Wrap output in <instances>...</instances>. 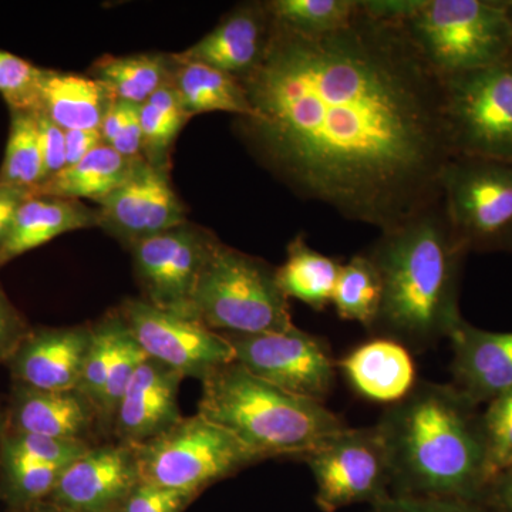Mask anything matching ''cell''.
I'll list each match as a JSON object with an SVG mask.
<instances>
[{"label": "cell", "mask_w": 512, "mask_h": 512, "mask_svg": "<svg viewBox=\"0 0 512 512\" xmlns=\"http://www.w3.org/2000/svg\"><path fill=\"white\" fill-rule=\"evenodd\" d=\"M357 6L326 35L274 20L264 59L241 79L254 114L239 126L296 194L384 232L441 200L454 153L443 79L402 22Z\"/></svg>", "instance_id": "6da1fadb"}, {"label": "cell", "mask_w": 512, "mask_h": 512, "mask_svg": "<svg viewBox=\"0 0 512 512\" xmlns=\"http://www.w3.org/2000/svg\"><path fill=\"white\" fill-rule=\"evenodd\" d=\"M480 406L453 383L417 382L376 426L392 467L393 495L481 503L488 485Z\"/></svg>", "instance_id": "7a4b0ae2"}, {"label": "cell", "mask_w": 512, "mask_h": 512, "mask_svg": "<svg viewBox=\"0 0 512 512\" xmlns=\"http://www.w3.org/2000/svg\"><path fill=\"white\" fill-rule=\"evenodd\" d=\"M468 251L441 200L399 227L380 232L369 258L382 279L379 318L370 332L410 352L431 349L463 320L460 282Z\"/></svg>", "instance_id": "3957f363"}, {"label": "cell", "mask_w": 512, "mask_h": 512, "mask_svg": "<svg viewBox=\"0 0 512 512\" xmlns=\"http://www.w3.org/2000/svg\"><path fill=\"white\" fill-rule=\"evenodd\" d=\"M198 414L234 434L262 461L302 458L348 424L325 403L296 396L252 375L238 362L202 382Z\"/></svg>", "instance_id": "277c9868"}, {"label": "cell", "mask_w": 512, "mask_h": 512, "mask_svg": "<svg viewBox=\"0 0 512 512\" xmlns=\"http://www.w3.org/2000/svg\"><path fill=\"white\" fill-rule=\"evenodd\" d=\"M402 23L441 79L512 56V19L504 0H419Z\"/></svg>", "instance_id": "5b68a950"}, {"label": "cell", "mask_w": 512, "mask_h": 512, "mask_svg": "<svg viewBox=\"0 0 512 512\" xmlns=\"http://www.w3.org/2000/svg\"><path fill=\"white\" fill-rule=\"evenodd\" d=\"M288 302L275 269L220 242L202 271L192 305L195 320L214 332L259 335L295 326Z\"/></svg>", "instance_id": "8992f818"}, {"label": "cell", "mask_w": 512, "mask_h": 512, "mask_svg": "<svg viewBox=\"0 0 512 512\" xmlns=\"http://www.w3.org/2000/svg\"><path fill=\"white\" fill-rule=\"evenodd\" d=\"M133 448L141 481L198 495L262 461L234 434L198 413Z\"/></svg>", "instance_id": "52a82bcc"}, {"label": "cell", "mask_w": 512, "mask_h": 512, "mask_svg": "<svg viewBox=\"0 0 512 512\" xmlns=\"http://www.w3.org/2000/svg\"><path fill=\"white\" fill-rule=\"evenodd\" d=\"M444 119L454 157L512 164V57L444 77Z\"/></svg>", "instance_id": "ba28073f"}, {"label": "cell", "mask_w": 512, "mask_h": 512, "mask_svg": "<svg viewBox=\"0 0 512 512\" xmlns=\"http://www.w3.org/2000/svg\"><path fill=\"white\" fill-rule=\"evenodd\" d=\"M448 224L468 252H512V164L454 157L440 178Z\"/></svg>", "instance_id": "9c48e42d"}, {"label": "cell", "mask_w": 512, "mask_h": 512, "mask_svg": "<svg viewBox=\"0 0 512 512\" xmlns=\"http://www.w3.org/2000/svg\"><path fill=\"white\" fill-rule=\"evenodd\" d=\"M301 460L311 470L315 503L322 512L360 504L370 508L393 495L389 453L376 424L336 431Z\"/></svg>", "instance_id": "30bf717a"}, {"label": "cell", "mask_w": 512, "mask_h": 512, "mask_svg": "<svg viewBox=\"0 0 512 512\" xmlns=\"http://www.w3.org/2000/svg\"><path fill=\"white\" fill-rule=\"evenodd\" d=\"M221 335L234 349L235 362L286 392L326 403L335 389L336 360L319 336L296 326L285 332Z\"/></svg>", "instance_id": "8fae6325"}, {"label": "cell", "mask_w": 512, "mask_h": 512, "mask_svg": "<svg viewBox=\"0 0 512 512\" xmlns=\"http://www.w3.org/2000/svg\"><path fill=\"white\" fill-rule=\"evenodd\" d=\"M218 244L214 234L185 222L133 245L134 274L144 301L195 320V289Z\"/></svg>", "instance_id": "7c38bea8"}, {"label": "cell", "mask_w": 512, "mask_h": 512, "mask_svg": "<svg viewBox=\"0 0 512 512\" xmlns=\"http://www.w3.org/2000/svg\"><path fill=\"white\" fill-rule=\"evenodd\" d=\"M117 311L147 357L184 379L204 382L215 370L235 362L234 349L225 336L198 320L161 311L143 298H128Z\"/></svg>", "instance_id": "4fadbf2b"}, {"label": "cell", "mask_w": 512, "mask_h": 512, "mask_svg": "<svg viewBox=\"0 0 512 512\" xmlns=\"http://www.w3.org/2000/svg\"><path fill=\"white\" fill-rule=\"evenodd\" d=\"M97 204L99 227L127 248L187 222L168 167H158L146 160L126 184Z\"/></svg>", "instance_id": "5bb4252c"}, {"label": "cell", "mask_w": 512, "mask_h": 512, "mask_svg": "<svg viewBox=\"0 0 512 512\" xmlns=\"http://www.w3.org/2000/svg\"><path fill=\"white\" fill-rule=\"evenodd\" d=\"M92 447L82 441L49 439L5 427L0 441V503L5 510L43 503L67 466Z\"/></svg>", "instance_id": "9a60e30c"}, {"label": "cell", "mask_w": 512, "mask_h": 512, "mask_svg": "<svg viewBox=\"0 0 512 512\" xmlns=\"http://www.w3.org/2000/svg\"><path fill=\"white\" fill-rule=\"evenodd\" d=\"M128 444H96L67 466L47 503L67 512H119L140 483Z\"/></svg>", "instance_id": "2e32d148"}, {"label": "cell", "mask_w": 512, "mask_h": 512, "mask_svg": "<svg viewBox=\"0 0 512 512\" xmlns=\"http://www.w3.org/2000/svg\"><path fill=\"white\" fill-rule=\"evenodd\" d=\"M5 412L6 429L49 439L94 443L100 417L79 390H42L12 382Z\"/></svg>", "instance_id": "e0dca14e"}, {"label": "cell", "mask_w": 512, "mask_h": 512, "mask_svg": "<svg viewBox=\"0 0 512 512\" xmlns=\"http://www.w3.org/2000/svg\"><path fill=\"white\" fill-rule=\"evenodd\" d=\"M92 336V325L30 329L6 362L12 382L42 390L77 389Z\"/></svg>", "instance_id": "ac0fdd59"}, {"label": "cell", "mask_w": 512, "mask_h": 512, "mask_svg": "<svg viewBox=\"0 0 512 512\" xmlns=\"http://www.w3.org/2000/svg\"><path fill=\"white\" fill-rule=\"evenodd\" d=\"M184 377L147 357L128 383L114 414L111 433L119 443L138 446L156 439L183 419L178 392Z\"/></svg>", "instance_id": "d6986e66"}, {"label": "cell", "mask_w": 512, "mask_h": 512, "mask_svg": "<svg viewBox=\"0 0 512 512\" xmlns=\"http://www.w3.org/2000/svg\"><path fill=\"white\" fill-rule=\"evenodd\" d=\"M453 384L481 406L512 389V332H491L461 320L448 336Z\"/></svg>", "instance_id": "ffe728a7"}, {"label": "cell", "mask_w": 512, "mask_h": 512, "mask_svg": "<svg viewBox=\"0 0 512 512\" xmlns=\"http://www.w3.org/2000/svg\"><path fill=\"white\" fill-rule=\"evenodd\" d=\"M272 26L274 19L266 3H247L232 10L217 28L175 57L207 64L241 80L264 59Z\"/></svg>", "instance_id": "44dd1931"}, {"label": "cell", "mask_w": 512, "mask_h": 512, "mask_svg": "<svg viewBox=\"0 0 512 512\" xmlns=\"http://www.w3.org/2000/svg\"><path fill=\"white\" fill-rule=\"evenodd\" d=\"M336 367L359 396L390 406L403 400L417 384L412 352L386 338H375L336 360Z\"/></svg>", "instance_id": "7402d4cb"}, {"label": "cell", "mask_w": 512, "mask_h": 512, "mask_svg": "<svg viewBox=\"0 0 512 512\" xmlns=\"http://www.w3.org/2000/svg\"><path fill=\"white\" fill-rule=\"evenodd\" d=\"M99 227L96 210L80 201L32 195L20 205L0 242V266L67 232Z\"/></svg>", "instance_id": "603a6c76"}, {"label": "cell", "mask_w": 512, "mask_h": 512, "mask_svg": "<svg viewBox=\"0 0 512 512\" xmlns=\"http://www.w3.org/2000/svg\"><path fill=\"white\" fill-rule=\"evenodd\" d=\"M114 101L94 77L46 70L40 111L63 131L99 130Z\"/></svg>", "instance_id": "cb8c5ba5"}, {"label": "cell", "mask_w": 512, "mask_h": 512, "mask_svg": "<svg viewBox=\"0 0 512 512\" xmlns=\"http://www.w3.org/2000/svg\"><path fill=\"white\" fill-rule=\"evenodd\" d=\"M143 161L144 157H124L114 148L101 144L80 163L64 168L40 184L33 195L99 202L126 184Z\"/></svg>", "instance_id": "d4e9b609"}, {"label": "cell", "mask_w": 512, "mask_h": 512, "mask_svg": "<svg viewBox=\"0 0 512 512\" xmlns=\"http://www.w3.org/2000/svg\"><path fill=\"white\" fill-rule=\"evenodd\" d=\"M174 57L173 84L188 117L202 113L237 114L239 119L252 117L251 103L244 84L207 64L187 62Z\"/></svg>", "instance_id": "484cf974"}, {"label": "cell", "mask_w": 512, "mask_h": 512, "mask_svg": "<svg viewBox=\"0 0 512 512\" xmlns=\"http://www.w3.org/2000/svg\"><path fill=\"white\" fill-rule=\"evenodd\" d=\"M340 269L339 259L315 251L309 247L305 235L299 234L289 242L286 261L275 269V276L286 298L296 299L319 312L332 303Z\"/></svg>", "instance_id": "4316f807"}, {"label": "cell", "mask_w": 512, "mask_h": 512, "mask_svg": "<svg viewBox=\"0 0 512 512\" xmlns=\"http://www.w3.org/2000/svg\"><path fill=\"white\" fill-rule=\"evenodd\" d=\"M174 66L173 55L163 53L104 56L94 63L93 77L110 90L114 99L141 106L173 80Z\"/></svg>", "instance_id": "83f0119b"}, {"label": "cell", "mask_w": 512, "mask_h": 512, "mask_svg": "<svg viewBox=\"0 0 512 512\" xmlns=\"http://www.w3.org/2000/svg\"><path fill=\"white\" fill-rule=\"evenodd\" d=\"M45 180L37 111L10 110L9 137L0 167V185L19 188L33 195Z\"/></svg>", "instance_id": "f1b7e54d"}, {"label": "cell", "mask_w": 512, "mask_h": 512, "mask_svg": "<svg viewBox=\"0 0 512 512\" xmlns=\"http://www.w3.org/2000/svg\"><path fill=\"white\" fill-rule=\"evenodd\" d=\"M383 286L369 255H355L342 264L332 305L340 319L372 330L382 308Z\"/></svg>", "instance_id": "f546056e"}, {"label": "cell", "mask_w": 512, "mask_h": 512, "mask_svg": "<svg viewBox=\"0 0 512 512\" xmlns=\"http://www.w3.org/2000/svg\"><path fill=\"white\" fill-rule=\"evenodd\" d=\"M188 120L190 117L171 80L140 106L144 160L158 167H168L170 148Z\"/></svg>", "instance_id": "4dcf8cb0"}, {"label": "cell", "mask_w": 512, "mask_h": 512, "mask_svg": "<svg viewBox=\"0 0 512 512\" xmlns=\"http://www.w3.org/2000/svg\"><path fill=\"white\" fill-rule=\"evenodd\" d=\"M266 6L276 23L306 36L343 28L359 8L357 0H272Z\"/></svg>", "instance_id": "1f68e13d"}, {"label": "cell", "mask_w": 512, "mask_h": 512, "mask_svg": "<svg viewBox=\"0 0 512 512\" xmlns=\"http://www.w3.org/2000/svg\"><path fill=\"white\" fill-rule=\"evenodd\" d=\"M124 329H126V325H124V320L117 309L107 313L99 322L92 325V343H90L89 353H87L86 363H84L77 390L83 393L84 396L89 397L96 409L107 376H109L111 366H113L114 359H116Z\"/></svg>", "instance_id": "d6a6232c"}, {"label": "cell", "mask_w": 512, "mask_h": 512, "mask_svg": "<svg viewBox=\"0 0 512 512\" xmlns=\"http://www.w3.org/2000/svg\"><path fill=\"white\" fill-rule=\"evenodd\" d=\"M488 484L512 467V389L481 412Z\"/></svg>", "instance_id": "836d02e7"}, {"label": "cell", "mask_w": 512, "mask_h": 512, "mask_svg": "<svg viewBox=\"0 0 512 512\" xmlns=\"http://www.w3.org/2000/svg\"><path fill=\"white\" fill-rule=\"evenodd\" d=\"M46 69L0 49V96L10 110L40 111Z\"/></svg>", "instance_id": "e575fe53"}, {"label": "cell", "mask_w": 512, "mask_h": 512, "mask_svg": "<svg viewBox=\"0 0 512 512\" xmlns=\"http://www.w3.org/2000/svg\"><path fill=\"white\" fill-rule=\"evenodd\" d=\"M126 325V323H124ZM147 359L146 353L140 348L127 326L121 335L119 350L111 366L103 393H101L97 412H99L101 431L110 430L113 426L114 414L121 397L126 392L128 383L133 379L138 366Z\"/></svg>", "instance_id": "d590c367"}, {"label": "cell", "mask_w": 512, "mask_h": 512, "mask_svg": "<svg viewBox=\"0 0 512 512\" xmlns=\"http://www.w3.org/2000/svg\"><path fill=\"white\" fill-rule=\"evenodd\" d=\"M198 497L200 495L188 491L171 490L140 481L119 512H184Z\"/></svg>", "instance_id": "8d00e7d4"}, {"label": "cell", "mask_w": 512, "mask_h": 512, "mask_svg": "<svg viewBox=\"0 0 512 512\" xmlns=\"http://www.w3.org/2000/svg\"><path fill=\"white\" fill-rule=\"evenodd\" d=\"M369 512H488L481 503L454 498L399 497L392 495Z\"/></svg>", "instance_id": "74e56055"}, {"label": "cell", "mask_w": 512, "mask_h": 512, "mask_svg": "<svg viewBox=\"0 0 512 512\" xmlns=\"http://www.w3.org/2000/svg\"><path fill=\"white\" fill-rule=\"evenodd\" d=\"M40 146H42L43 164L46 180L66 168V137L62 128L53 123L42 111H37ZM45 180V181H46Z\"/></svg>", "instance_id": "f35d334b"}, {"label": "cell", "mask_w": 512, "mask_h": 512, "mask_svg": "<svg viewBox=\"0 0 512 512\" xmlns=\"http://www.w3.org/2000/svg\"><path fill=\"white\" fill-rule=\"evenodd\" d=\"M30 329L22 313L0 289V365H6Z\"/></svg>", "instance_id": "ab89813d"}, {"label": "cell", "mask_w": 512, "mask_h": 512, "mask_svg": "<svg viewBox=\"0 0 512 512\" xmlns=\"http://www.w3.org/2000/svg\"><path fill=\"white\" fill-rule=\"evenodd\" d=\"M121 156L128 158L143 157V133L140 124V106L126 101V114L116 140L109 146Z\"/></svg>", "instance_id": "60d3db41"}, {"label": "cell", "mask_w": 512, "mask_h": 512, "mask_svg": "<svg viewBox=\"0 0 512 512\" xmlns=\"http://www.w3.org/2000/svg\"><path fill=\"white\" fill-rule=\"evenodd\" d=\"M481 504L488 512H512V467L491 480Z\"/></svg>", "instance_id": "b9f144b4"}, {"label": "cell", "mask_w": 512, "mask_h": 512, "mask_svg": "<svg viewBox=\"0 0 512 512\" xmlns=\"http://www.w3.org/2000/svg\"><path fill=\"white\" fill-rule=\"evenodd\" d=\"M64 137H66V167L80 163L84 157L89 156L93 150L104 144L99 130L64 131Z\"/></svg>", "instance_id": "7bdbcfd3"}, {"label": "cell", "mask_w": 512, "mask_h": 512, "mask_svg": "<svg viewBox=\"0 0 512 512\" xmlns=\"http://www.w3.org/2000/svg\"><path fill=\"white\" fill-rule=\"evenodd\" d=\"M29 197H32V194L28 191L0 185V242L5 238L20 205Z\"/></svg>", "instance_id": "ee69618b"}, {"label": "cell", "mask_w": 512, "mask_h": 512, "mask_svg": "<svg viewBox=\"0 0 512 512\" xmlns=\"http://www.w3.org/2000/svg\"><path fill=\"white\" fill-rule=\"evenodd\" d=\"M3 512H67L64 510H60V508L55 507L47 501H43V503L30 505V507L20 508V510H5Z\"/></svg>", "instance_id": "f6af8a7d"}, {"label": "cell", "mask_w": 512, "mask_h": 512, "mask_svg": "<svg viewBox=\"0 0 512 512\" xmlns=\"http://www.w3.org/2000/svg\"><path fill=\"white\" fill-rule=\"evenodd\" d=\"M3 429H5V412L0 409V441H2Z\"/></svg>", "instance_id": "bcb514c9"}, {"label": "cell", "mask_w": 512, "mask_h": 512, "mask_svg": "<svg viewBox=\"0 0 512 512\" xmlns=\"http://www.w3.org/2000/svg\"><path fill=\"white\" fill-rule=\"evenodd\" d=\"M505 5H507L508 12H510V16L512 19V0H504Z\"/></svg>", "instance_id": "7dc6e473"}]
</instances>
